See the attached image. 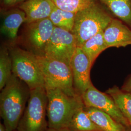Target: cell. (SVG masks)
<instances>
[{
	"mask_svg": "<svg viewBox=\"0 0 131 131\" xmlns=\"http://www.w3.org/2000/svg\"><path fill=\"white\" fill-rule=\"evenodd\" d=\"M30 95L28 86L12 74L0 94V114L6 131L17 130Z\"/></svg>",
	"mask_w": 131,
	"mask_h": 131,
	"instance_id": "obj_1",
	"label": "cell"
},
{
	"mask_svg": "<svg viewBox=\"0 0 131 131\" xmlns=\"http://www.w3.org/2000/svg\"><path fill=\"white\" fill-rule=\"evenodd\" d=\"M115 17L102 3L93 0L86 7L77 12L72 33L78 47L90 38L104 31Z\"/></svg>",
	"mask_w": 131,
	"mask_h": 131,
	"instance_id": "obj_2",
	"label": "cell"
},
{
	"mask_svg": "<svg viewBox=\"0 0 131 131\" xmlns=\"http://www.w3.org/2000/svg\"><path fill=\"white\" fill-rule=\"evenodd\" d=\"M49 128H69L76 111L84 103L82 96H70L59 89H46Z\"/></svg>",
	"mask_w": 131,
	"mask_h": 131,
	"instance_id": "obj_3",
	"label": "cell"
},
{
	"mask_svg": "<svg viewBox=\"0 0 131 131\" xmlns=\"http://www.w3.org/2000/svg\"><path fill=\"white\" fill-rule=\"evenodd\" d=\"M48 98L46 89L41 86L30 89V97L17 131H47Z\"/></svg>",
	"mask_w": 131,
	"mask_h": 131,
	"instance_id": "obj_4",
	"label": "cell"
},
{
	"mask_svg": "<svg viewBox=\"0 0 131 131\" xmlns=\"http://www.w3.org/2000/svg\"><path fill=\"white\" fill-rule=\"evenodd\" d=\"M37 57L46 89L56 88L70 96L79 95L76 93L74 87L70 65L46 56Z\"/></svg>",
	"mask_w": 131,
	"mask_h": 131,
	"instance_id": "obj_5",
	"label": "cell"
},
{
	"mask_svg": "<svg viewBox=\"0 0 131 131\" xmlns=\"http://www.w3.org/2000/svg\"><path fill=\"white\" fill-rule=\"evenodd\" d=\"M9 52L12 61L13 74L24 82L30 89L44 86L37 56L19 47L10 48Z\"/></svg>",
	"mask_w": 131,
	"mask_h": 131,
	"instance_id": "obj_6",
	"label": "cell"
},
{
	"mask_svg": "<svg viewBox=\"0 0 131 131\" xmlns=\"http://www.w3.org/2000/svg\"><path fill=\"white\" fill-rule=\"evenodd\" d=\"M78 47L76 38L73 33L55 26L47 44L44 56L70 65L71 58Z\"/></svg>",
	"mask_w": 131,
	"mask_h": 131,
	"instance_id": "obj_7",
	"label": "cell"
},
{
	"mask_svg": "<svg viewBox=\"0 0 131 131\" xmlns=\"http://www.w3.org/2000/svg\"><path fill=\"white\" fill-rule=\"evenodd\" d=\"M82 98L85 106L97 108L103 111L127 128L131 126L112 98L106 92L99 91L93 84L82 95Z\"/></svg>",
	"mask_w": 131,
	"mask_h": 131,
	"instance_id": "obj_8",
	"label": "cell"
},
{
	"mask_svg": "<svg viewBox=\"0 0 131 131\" xmlns=\"http://www.w3.org/2000/svg\"><path fill=\"white\" fill-rule=\"evenodd\" d=\"M54 27L49 18L27 24L26 39L32 52L36 56H44Z\"/></svg>",
	"mask_w": 131,
	"mask_h": 131,
	"instance_id": "obj_9",
	"label": "cell"
},
{
	"mask_svg": "<svg viewBox=\"0 0 131 131\" xmlns=\"http://www.w3.org/2000/svg\"><path fill=\"white\" fill-rule=\"evenodd\" d=\"M73 84L76 93L82 95L92 84L90 73L92 67L89 58L80 47H77L70 61Z\"/></svg>",
	"mask_w": 131,
	"mask_h": 131,
	"instance_id": "obj_10",
	"label": "cell"
},
{
	"mask_svg": "<svg viewBox=\"0 0 131 131\" xmlns=\"http://www.w3.org/2000/svg\"><path fill=\"white\" fill-rule=\"evenodd\" d=\"M103 38L108 48L131 45V28L115 17L103 31Z\"/></svg>",
	"mask_w": 131,
	"mask_h": 131,
	"instance_id": "obj_11",
	"label": "cell"
},
{
	"mask_svg": "<svg viewBox=\"0 0 131 131\" xmlns=\"http://www.w3.org/2000/svg\"><path fill=\"white\" fill-rule=\"evenodd\" d=\"M18 6L25 13L28 24L49 18L56 5L52 0H25Z\"/></svg>",
	"mask_w": 131,
	"mask_h": 131,
	"instance_id": "obj_12",
	"label": "cell"
},
{
	"mask_svg": "<svg viewBox=\"0 0 131 131\" xmlns=\"http://www.w3.org/2000/svg\"><path fill=\"white\" fill-rule=\"evenodd\" d=\"M24 23H26V15L18 6L3 9L1 33L10 40H14L17 37L19 28Z\"/></svg>",
	"mask_w": 131,
	"mask_h": 131,
	"instance_id": "obj_13",
	"label": "cell"
},
{
	"mask_svg": "<svg viewBox=\"0 0 131 131\" xmlns=\"http://www.w3.org/2000/svg\"><path fill=\"white\" fill-rule=\"evenodd\" d=\"M84 109L92 121L103 131H126L127 128L103 111L85 105Z\"/></svg>",
	"mask_w": 131,
	"mask_h": 131,
	"instance_id": "obj_14",
	"label": "cell"
},
{
	"mask_svg": "<svg viewBox=\"0 0 131 131\" xmlns=\"http://www.w3.org/2000/svg\"><path fill=\"white\" fill-rule=\"evenodd\" d=\"M131 28V0H96Z\"/></svg>",
	"mask_w": 131,
	"mask_h": 131,
	"instance_id": "obj_15",
	"label": "cell"
},
{
	"mask_svg": "<svg viewBox=\"0 0 131 131\" xmlns=\"http://www.w3.org/2000/svg\"><path fill=\"white\" fill-rule=\"evenodd\" d=\"M69 128L73 131H103L89 117L82 103L76 111Z\"/></svg>",
	"mask_w": 131,
	"mask_h": 131,
	"instance_id": "obj_16",
	"label": "cell"
},
{
	"mask_svg": "<svg viewBox=\"0 0 131 131\" xmlns=\"http://www.w3.org/2000/svg\"><path fill=\"white\" fill-rule=\"evenodd\" d=\"M105 92L112 98L131 126V93L124 91L116 85L109 88Z\"/></svg>",
	"mask_w": 131,
	"mask_h": 131,
	"instance_id": "obj_17",
	"label": "cell"
},
{
	"mask_svg": "<svg viewBox=\"0 0 131 131\" xmlns=\"http://www.w3.org/2000/svg\"><path fill=\"white\" fill-rule=\"evenodd\" d=\"M80 47L88 57L91 65H93L99 56L108 49L103 38V31L90 38Z\"/></svg>",
	"mask_w": 131,
	"mask_h": 131,
	"instance_id": "obj_18",
	"label": "cell"
},
{
	"mask_svg": "<svg viewBox=\"0 0 131 131\" xmlns=\"http://www.w3.org/2000/svg\"><path fill=\"white\" fill-rule=\"evenodd\" d=\"M76 13L61 9L56 6L49 17L54 26L72 32Z\"/></svg>",
	"mask_w": 131,
	"mask_h": 131,
	"instance_id": "obj_19",
	"label": "cell"
},
{
	"mask_svg": "<svg viewBox=\"0 0 131 131\" xmlns=\"http://www.w3.org/2000/svg\"><path fill=\"white\" fill-rule=\"evenodd\" d=\"M12 61L9 51L3 48L0 52V89L1 90L7 83L13 74Z\"/></svg>",
	"mask_w": 131,
	"mask_h": 131,
	"instance_id": "obj_20",
	"label": "cell"
},
{
	"mask_svg": "<svg viewBox=\"0 0 131 131\" xmlns=\"http://www.w3.org/2000/svg\"><path fill=\"white\" fill-rule=\"evenodd\" d=\"M57 7L61 9L77 13L84 9L93 0H52Z\"/></svg>",
	"mask_w": 131,
	"mask_h": 131,
	"instance_id": "obj_21",
	"label": "cell"
},
{
	"mask_svg": "<svg viewBox=\"0 0 131 131\" xmlns=\"http://www.w3.org/2000/svg\"><path fill=\"white\" fill-rule=\"evenodd\" d=\"M20 0H1L2 9H6L19 4Z\"/></svg>",
	"mask_w": 131,
	"mask_h": 131,
	"instance_id": "obj_22",
	"label": "cell"
},
{
	"mask_svg": "<svg viewBox=\"0 0 131 131\" xmlns=\"http://www.w3.org/2000/svg\"><path fill=\"white\" fill-rule=\"evenodd\" d=\"M121 89L128 92L131 93V75L129 76L122 86Z\"/></svg>",
	"mask_w": 131,
	"mask_h": 131,
	"instance_id": "obj_23",
	"label": "cell"
},
{
	"mask_svg": "<svg viewBox=\"0 0 131 131\" xmlns=\"http://www.w3.org/2000/svg\"><path fill=\"white\" fill-rule=\"evenodd\" d=\"M47 131H73L69 128H64L60 129H51L49 128Z\"/></svg>",
	"mask_w": 131,
	"mask_h": 131,
	"instance_id": "obj_24",
	"label": "cell"
},
{
	"mask_svg": "<svg viewBox=\"0 0 131 131\" xmlns=\"http://www.w3.org/2000/svg\"><path fill=\"white\" fill-rule=\"evenodd\" d=\"M0 131H6L5 126L3 123L0 124Z\"/></svg>",
	"mask_w": 131,
	"mask_h": 131,
	"instance_id": "obj_25",
	"label": "cell"
},
{
	"mask_svg": "<svg viewBox=\"0 0 131 131\" xmlns=\"http://www.w3.org/2000/svg\"><path fill=\"white\" fill-rule=\"evenodd\" d=\"M126 131H131V126L127 128Z\"/></svg>",
	"mask_w": 131,
	"mask_h": 131,
	"instance_id": "obj_26",
	"label": "cell"
},
{
	"mask_svg": "<svg viewBox=\"0 0 131 131\" xmlns=\"http://www.w3.org/2000/svg\"><path fill=\"white\" fill-rule=\"evenodd\" d=\"M24 1H25V0H20V1H19V4H20V3H21V2H24Z\"/></svg>",
	"mask_w": 131,
	"mask_h": 131,
	"instance_id": "obj_27",
	"label": "cell"
},
{
	"mask_svg": "<svg viewBox=\"0 0 131 131\" xmlns=\"http://www.w3.org/2000/svg\"></svg>",
	"mask_w": 131,
	"mask_h": 131,
	"instance_id": "obj_28",
	"label": "cell"
}]
</instances>
